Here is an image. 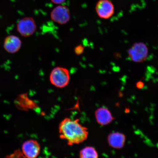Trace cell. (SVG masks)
<instances>
[{
  "label": "cell",
  "mask_w": 158,
  "mask_h": 158,
  "mask_svg": "<svg viewBox=\"0 0 158 158\" xmlns=\"http://www.w3.org/2000/svg\"><path fill=\"white\" fill-rule=\"evenodd\" d=\"M80 120H73L65 118L59 125V133L61 139L66 140L69 146L83 143L87 139L88 129L82 126Z\"/></svg>",
  "instance_id": "obj_1"
},
{
  "label": "cell",
  "mask_w": 158,
  "mask_h": 158,
  "mask_svg": "<svg viewBox=\"0 0 158 158\" xmlns=\"http://www.w3.org/2000/svg\"><path fill=\"white\" fill-rule=\"evenodd\" d=\"M49 80L51 83L56 87L64 88L70 82V73L66 68L61 67H55L51 72Z\"/></svg>",
  "instance_id": "obj_2"
},
{
  "label": "cell",
  "mask_w": 158,
  "mask_h": 158,
  "mask_svg": "<svg viewBox=\"0 0 158 158\" xmlns=\"http://www.w3.org/2000/svg\"><path fill=\"white\" fill-rule=\"evenodd\" d=\"M128 56L133 62L141 63L147 59L148 49L147 45L143 42L135 43L128 51Z\"/></svg>",
  "instance_id": "obj_3"
},
{
  "label": "cell",
  "mask_w": 158,
  "mask_h": 158,
  "mask_svg": "<svg viewBox=\"0 0 158 158\" xmlns=\"http://www.w3.org/2000/svg\"><path fill=\"white\" fill-rule=\"evenodd\" d=\"M50 17L52 21L59 24H66L70 20V11L66 6L59 5L51 11Z\"/></svg>",
  "instance_id": "obj_4"
},
{
  "label": "cell",
  "mask_w": 158,
  "mask_h": 158,
  "mask_svg": "<svg viewBox=\"0 0 158 158\" xmlns=\"http://www.w3.org/2000/svg\"><path fill=\"white\" fill-rule=\"evenodd\" d=\"M37 29L34 19L31 17H25L19 20L17 23L18 31L22 36L29 37L34 34Z\"/></svg>",
  "instance_id": "obj_5"
},
{
  "label": "cell",
  "mask_w": 158,
  "mask_h": 158,
  "mask_svg": "<svg viewBox=\"0 0 158 158\" xmlns=\"http://www.w3.org/2000/svg\"><path fill=\"white\" fill-rule=\"evenodd\" d=\"M96 11L101 19H108L114 15V7L110 0H99L95 6Z\"/></svg>",
  "instance_id": "obj_6"
},
{
  "label": "cell",
  "mask_w": 158,
  "mask_h": 158,
  "mask_svg": "<svg viewBox=\"0 0 158 158\" xmlns=\"http://www.w3.org/2000/svg\"><path fill=\"white\" fill-rule=\"evenodd\" d=\"M22 148L23 155L26 157L29 158H34L38 156L41 149L38 142L34 139L25 142Z\"/></svg>",
  "instance_id": "obj_7"
},
{
  "label": "cell",
  "mask_w": 158,
  "mask_h": 158,
  "mask_svg": "<svg viewBox=\"0 0 158 158\" xmlns=\"http://www.w3.org/2000/svg\"><path fill=\"white\" fill-rule=\"evenodd\" d=\"M97 122L101 126H106L113 121L114 118L111 112L108 108L101 107L98 109L95 112Z\"/></svg>",
  "instance_id": "obj_8"
},
{
  "label": "cell",
  "mask_w": 158,
  "mask_h": 158,
  "mask_svg": "<svg viewBox=\"0 0 158 158\" xmlns=\"http://www.w3.org/2000/svg\"><path fill=\"white\" fill-rule=\"evenodd\" d=\"M22 42L19 37L14 35H10L6 37L3 47L8 52L14 54L20 49Z\"/></svg>",
  "instance_id": "obj_9"
},
{
  "label": "cell",
  "mask_w": 158,
  "mask_h": 158,
  "mask_svg": "<svg viewBox=\"0 0 158 158\" xmlns=\"http://www.w3.org/2000/svg\"><path fill=\"white\" fill-rule=\"evenodd\" d=\"M126 140V136L120 132H113L108 135L109 145L115 149H120L124 147Z\"/></svg>",
  "instance_id": "obj_10"
},
{
  "label": "cell",
  "mask_w": 158,
  "mask_h": 158,
  "mask_svg": "<svg viewBox=\"0 0 158 158\" xmlns=\"http://www.w3.org/2000/svg\"><path fill=\"white\" fill-rule=\"evenodd\" d=\"M98 157L97 151L94 147H86L80 151V157L81 158H97Z\"/></svg>",
  "instance_id": "obj_11"
},
{
  "label": "cell",
  "mask_w": 158,
  "mask_h": 158,
  "mask_svg": "<svg viewBox=\"0 0 158 158\" xmlns=\"http://www.w3.org/2000/svg\"><path fill=\"white\" fill-rule=\"evenodd\" d=\"M84 51V47L81 45H78V46L76 47L74 49L75 53L77 55L82 54L83 52Z\"/></svg>",
  "instance_id": "obj_12"
},
{
  "label": "cell",
  "mask_w": 158,
  "mask_h": 158,
  "mask_svg": "<svg viewBox=\"0 0 158 158\" xmlns=\"http://www.w3.org/2000/svg\"><path fill=\"white\" fill-rule=\"evenodd\" d=\"M53 3L56 5H61L66 0H51Z\"/></svg>",
  "instance_id": "obj_13"
},
{
  "label": "cell",
  "mask_w": 158,
  "mask_h": 158,
  "mask_svg": "<svg viewBox=\"0 0 158 158\" xmlns=\"http://www.w3.org/2000/svg\"><path fill=\"white\" fill-rule=\"evenodd\" d=\"M136 86L138 89H141L143 88L144 86V84L143 82L139 81L136 84Z\"/></svg>",
  "instance_id": "obj_14"
}]
</instances>
